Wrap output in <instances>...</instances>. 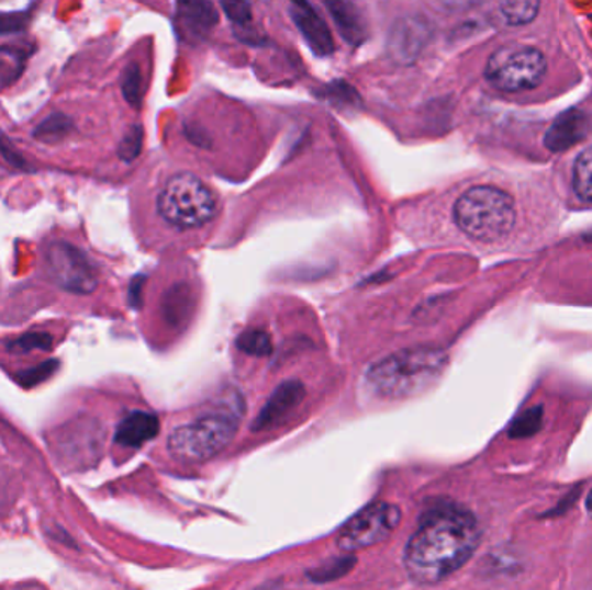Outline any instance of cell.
Masks as SVG:
<instances>
[{
    "label": "cell",
    "instance_id": "cell-1",
    "mask_svg": "<svg viewBox=\"0 0 592 590\" xmlns=\"http://www.w3.org/2000/svg\"><path fill=\"white\" fill-rule=\"evenodd\" d=\"M480 538L473 514L456 506L434 509L405 545V571L420 583L442 582L470 561Z\"/></svg>",
    "mask_w": 592,
    "mask_h": 590
},
{
    "label": "cell",
    "instance_id": "cell-2",
    "mask_svg": "<svg viewBox=\"0 0 592 590\" xmlns=\"http://www.w3.org/2000/svg\"><path fill=\"white\" fill-rule=\"evenodd\" d=\"M446 362L440 350L405 349L372 365L368 379L381 397H413L440 376Z\"/></svg>",
    "mask_w": 592,
    "mask_h": 590
},
{
    "label": "cell",
    "instance_id": "cell-3",
    "mask_svg": "<svg viewBox=\"0 0 592 590\" xmlns=\"http://www.w3.org/2000/svg\"><path fill=\"white\" fill-rule=\"evenodd\" d=\"M454 220L474 241H499L515 227V200L503 189L477 185L454 205Z\"/></svg>",
    "mask_w": 592,
    "mask_h": 590
},
{
    "label": "cell",
    "instance_id": "cell-4",
    "mask_svg": "<svg viewBox=\"0 0 592 590\" xmlns=\"http://www.w3.org/2000/svg\"><path fill=\"white\" fill-rule=\"evenodd\" d=\"M158 212L179 229H197L217 214V197L200 177L179 173L161 189Z\"/></svg>",
    "mask_w": 592,
    "mask_h": 590
},
{
    "label": "cell",
    "instance_id": "cell-5",
    "mask_svg": "<svg viewBox=\"0 0 592 590\" xmlns=\"http://www.w3.org/2000/svg\"><path fill=\"white\" fill-rule=\"evenodd\" d=\"M236 421L230 416L213 415L177 428L168 436V451L185 464L204 463L221 454L236 435Z\"/></svg>",
    "mask_w": 592,
    "mask_h": 590
},
{
    "label": "cell",
    "instance_id": "cell-6",
    "mask_svg": "<svg viewBox=\"0 0 592 590\" xmlns=\"http://www.w3.org/2000/svg\"><path fill=\"white\" fill-rule=\"evenodd\" d=\"M548 73V59L532 46L507 44L495 50L485 66V77L492 87L503 92L530 91Z\"/></svg>",
    "mask_w": 592,
    "mask_h": 590
},
{
    "label": "cell",
    "instance_id": "cell-7",
    "mask_svg": "<svg viewBox=\"0 0 592 590\" xmlns=\"http://www.w3.org/2000/svg\"><path fill=\"white\" fill-rule=\"evenodd\" d=\"M45 269L56 286L75 295H90L99 284L94 262L71 242H53L45 251Z\"/></svg>",
    "mask_w": 592,
    "mask_h": 590
},
{
    "label": "cell",
    "instance_id": "cell-8",
    "mask_svg": "<svg viewBox=\"0 0 592 590\" xmlns=\"http://www.w3.org/2000/svg\"><path fill=\"white\" fill-rule=\"evenodd\" d=\"M401 509L389 502H375L351 517L338 532L339 549L347 553L381 544L401 525Z\"/></svg>",
    "mask_w": 592,
    "mask_h": 590
},
{
    "label": "cell",
    "instance_id": "cell-9",
    "mask_svg": "<svg viewBox=\"0 0 592 590\" xmlns=\"http://www.w3.org/2000/svg\"><path fill=\"white\" fill-rule=\"evenodd\" d=\"M305 397V389H303L302 383L288 382L282 383L278 389H276L272 397L269 398V402L261 409L258 415L257 421H255L254 430L264 431L270 430L276 427L282 419L290 415L294 407H299Z\"/></svg>",
    "mask_w": 592,
    "mask_h": 590
},
{
    "label": "cell",
    "instance_id": "cell-10",
    "mask_svg": "<svg viewBox=\"0 0 592 590\" xmlns=\"http://www.w3.org/2000/svg\"><path fill=\"white\" fill-rule=\"evenodd\" d=\"M589 131V120L584 111H565L563 115L555 120L544 137V144L549 151L561 152L570 149L584 139Z\"/></svg>",
    "mask_w": 592,
    "mask_h": 590
},
{
    "label": "cell",
    "instance_id": "cell-11",
    "mask_svg": "<svg viewBox=\"0 0 592 590\" xmlns=\"http://www.w3.org/2000/svg\"><path fill=\"white\" fill-rule=\"evenodd\" d=\"M291 18L319 56H329L335 50L332 32L311 4L291 5Z\"/></svg>",
    "mask_w": 592,
    "mask_h": 590
},
{
    "label": "cell",
    "instance_id": "cell-12",
    "mask_svg": "<svg viewBox=\"0 0 592 590\" xmlns=\"http://www.w3.org/2000/svg\"><path fill=\"white\" fill-rule=\"evenodd\" d=\"M158 431V418L149 412L137 410L120 422L119 430H116V442L123 447H141L143 443L155 439Z\"/></svg>",
    "mask_w": 592,
    "mask_h": 590
},
{
    "label": "cell",
    "instance_id": "cell-13",
    "mask_svg": "<svg viewBox=\"0 0 592 590\" xmlns=\"http://www.w3.org/2000/svg\"><path fill=\"white\" fill-rule=\"evenodd\" d=\"M29 58L30 50L26 47H0V92H4L20 80L21 75L25 73Z\"/></svg>",
    "mask_w": 592,
    "mask_h": 590
},
{
    "label": "cell",
    "instance_id": "cell-14",
    "mask_svg": "<svg viewBox=\"0 0 592 590\" xmlns=\"http://www.w3.org/2000/svg\"><path fill=\"white\" fill-rule=\"evenodd\" d=\"M332 11L333 20L339 26V32L347 38L348 44H360L366 37V26H364L362 18L359 11L354 5L336 2V4L327 5Z\"/></svg>",
    "mask_w": 592,
    "mask_h": 590
},
{
    "label": "cell",
    "instance_id": "cell-15",
    "mask_svg": "<svg viewBox=\"0 0 592 590\" xmlns=\"http://www.w3.org/2000/svg\"><path fill=\"white\" fill-rule=\"evenodd\" d=\"M179 18L189 33L200 35L217 23V11L212 4H180Z\"/></svg>",
    "mask_w": 592,
    "mask_h": 590
},
{
    "label": "cell",
    "instance_id": "cell-16",
    "mask_svg": "<svg viewBox=\"0 0 592 590\" xmlns=\"http://www.w3.org/2000/svg\"><path fill=\"white\" fill-rule=\"evenodd\" d=\"M74 132V120L63 113H53L33 131V137L44 144H56L65 140Z\"/></svg>",
    "mask_w": 592,
    "mask_h": 590
},
{
    "label": "cell",
    "instance_id": "cell-17",
    "mask_svg": "<svg viewBox=\"0 0 592 590\" xmlns=\"http://www.w3.org/2000/svg\"><path fill=\"white\" fill-rule=\"evenodd\" d=\"M540 4L535 0H515V2H503L499 5L501 16L506 20L507 25H527L539 14Z\"/></svg>",
    "mask_w": 592,
    "mask_h": 590
},
{
    "label": "cell",
    "instance_id": "cell-18",
    "mask_svg": "<svg viewBox=\"0 0 592 590\" xmlns=\"http://www.w3.org/2000/svg\"><path fill=\"white\" fill-rule=\"evenodd\" d=\"M573 189L582 200L592 203V148L582 152L573 164Z\"/></svg>",
    "mask_w": 592,
    "mask_h": 590
},
{
    "label": "cell",
    "instance_id": "cell-19",
    "mask_svg": "<svg viewBox=\"0 0 592 590\" xmlns=\"http://www.w3.org/2000/svg\"><path fill=\"white\" fill-rule=\"evenodd\" d=\"M237 349L243 350L248 355H255V358H267L272 352V340H270L269 332L252 329L237 338Z\"/></svg>",
    "mask_w": 592,
    "mask_h": 590
},
{
    "label": "cell",
    "instance_id": "cell-20",
    "mask_svg": "<svg viewBox=\"0 0 592 590\" xmlns=\"http://www.w3.org/2000/svg\"><path fill=\"white\" fill-rule=\"evenodd\" d=\"M543 428V407H530L513 421L510 428L511 439H528Z\"/></svg>",
    "mask_w": 592,
    "mask_h": 590
},
{
    "label": "cell",
    "instance_id": "cell-21",
    "mask_svg": "<svg viewBox=\"0 0 592 590\" xmlns=\"http://www.w3.org/2000/svg\"><path fill=\"white\" fill-rule=\"evenodd\" d=\"M122 92L123 98L127 99V103L134 107L141 106L143 99V75H141L139 66L129 65L122 75Z\"/></svg>",
    "mask_w": 592,
    "mask_h": 590
},
{
    "label": "cell",
    "instance_id": "cell-22",
    "mask_svg": "<svg viewBox=\"0 0 592 590\" xmlns=\"http://www.w3.org/2000/svg\"><path fill=\"white\" fill-rule=\"evenodd\" d=\"M51 347L53 338L47 332H26L9 344V350L14 353H30L33 350H49Z\"/></svg>",
    "mask_w": 592,
    "mask_h": 590
},
{
    "label": "cell",
    "instance_id": "cell-23",
    "mask_svg": "<svg viewBox=\"0 0 592 590\" xmlns=\"http://www.w3.org/2000/svg\"><path fill=\"white\" fill-rule=\"evenodd\" d=\"M143 128L141 125H134L131 127V131L123 136L122 143L119 146V156L122 160L132 161L141 155V149H143Z\"/></svg>",
    "mask_w": 592,
    "mask_h": 590
},
{
    "label": "cell",
    "instance_id": "cell-24",
    "mask_svg": "<svg viewBox=\"0 0 592 590\" xmlns=\"http://www.w3.org/2000/svg\"><path fill=\"white\" fill-rule=\"evenodd\" d=\"M30 20H32V13L29 9L16 11V13H0V35L25 32L29 29Z\"/></svg>",
    "mask_w": 592,
    "mask_h": 590
},
{
    "label": "cell",
    "instance_id": "cell-25",
    "mask_svg": "<svg viewBox=\"0 0 592 590\" xmlns=\"http://www.w3.org/2000/svg\"><path fill=\"white\" fill-rule=\"evenodd\" d=\"M0 155H2V158H4L13 169L29 170V163H26L25 158L20 155V151L14 148L13 143H11L2 132H0Z\"/></svg>",
    "mask_w": 592,
    "mask_h": 590
},
{
    "label": "cell",
    "instance_id": "cell-26",
    "mask_svg": "<svg viewBox=\"0 0 592 590\" xmlns=\"http://www.w3.org/2000/svg\"><path fill=\"white\" fill-rule=\"evenodd\" d=\"M225 14L230 16V20L236 25H246L252 21V11H249L248 4H224Z\"/></svg>",
    "mask_w": 592,
    "mask_h": 590
},
{
    "label": "cell",
    "instance_id": "cell-27",
    "mask_svg": "<svg viewBox=\"0 0 592 590\" xmlns=\"http://www.w3.org/2000/svg\"><path fill=\"white\" fill-rule=\"evenodd\" d=\"M56 365H58V362H45V364L38 365V367H35V370L23 374V382H25L26 385H33V383L42 382V379H45V377L49 376V374H53V371L56 370Z\"/></svg>",
    "mask_w": 592,
    "mask_h": 590
},
{
    "label": "cell",
    "instance_id": "cell-28",
    "mask_svg": "<svg viewBox=\"0 0 592 590\" xmlns=\"http://www.w3.org/2000/svg\"><path fill=\"white\" fill-rule=\"evenodd\" d=\"M585 509H588L589 517L592 518V490L589 492L588 499H585Z\"/></svg>",
    "mask_w": 592,
    "mask_h": 590
}]
</instances>
